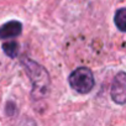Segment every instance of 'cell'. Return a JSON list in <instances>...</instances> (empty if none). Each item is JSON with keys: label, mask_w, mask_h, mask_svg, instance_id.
<instances>
[{"label": "cell", "mask_w": 126, "mask_h": 126, "mask_svg": "<svg viewBox=\"0 0 126 126\" xmlns=\"http://www.w3.org/2000/svg\"><path fill=\"white\" fill-rule=\"evenodd\" d=\"M114 21H115L116 27H117L120 31L126 32V9H125V8L116 10Z\"/></svg>", "instance_id": "5b68a950"}, {"label": "cell", "mask_w": 126, "mask_h": 126, "mask_svg": "<svg viewBox=\"0 0 126 126\" xmlns=\"http://www.w3.org/2000/svg\"><path fill=\"white\" fill-rule=\"evenodd\" d=\"M3 51L5 52V54H8L10 58H15L19 53V45L15 41L11 42H6L3 45Z\"/></svg>", "instance_id": "8992f818"}, {"label": "cell", "mask_w": 126, "mask_h": 126, "mask_svg": "<svg viewBox=\"0 0 126 126\" xmlns=\"http://www.w3.org/2000/svg\"><path fill=\"white\" fill-rule=\"evenodd\" d=\"M21 64L26 74L30 77V80L32 82V96L35 99L45 98L51 87L49 74L46 68L29 58H24L21 61Z\"/></svg>", "instance_id": "6da1fadb"}, {"label": "cell", "mask_w": 126, "mask_h": 126, "mask_svg": "<svg viewBox=\"0 0 126 126\" xmlns=\"http://www.w3.org/2000/svg\"><path fill=\"white\" fill-rule=\"evenodd\" d=\"M68 82H69V85L80 94L89 93L94 88V84H95L94 76L92 71L87 67H79L74 69L71 73Z\"/></svg>", "instance_id": "7a4b0ae2"}, {"label": "cell", "mask_w": 126, "mask_h": 126, "mask_svg": "<svg viewBox=\"0 0 126 126\" xmlns=\"http://www.w3.org/2000/svg\"><path fill=\"white\" fill-rule=\"evenodd\" d=\"M22 31V25L20 21L13 20L0 26V40H8L17 37Z\"/></svg>", "instance_id": "277c9868"}, {"label": "cell", "mask_w": 126, "mask_h": 126, "mask_svg": "<svg viewBox=\"0 0 126 126\" xmlns=\"http://www.w3.org/2000/svg\"><path fill=\"white\" fill-rule=\"evenodd\" d=\"M110 94H111V99L116 104L122 105L126 103V73L125 72H119L114 77Z\"/></svg>", "instance_id": "3957f363"}]
</instances>
